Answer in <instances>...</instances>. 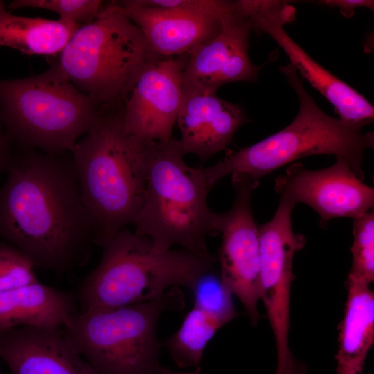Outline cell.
I'll list each match as a JSON object with an SVG mask.
<instances>
[{"label": "cell", "instance_id": "cell-15", "mask_svg": "<svg viewBox=\"0 0 374 374\" xmlns=\"http://www.w3.org/2000/svg\"><path fill=\"white\" fill-rule=\"evenodd\" d=\"M249 121L241 105L224 100L216 93L184 85L176 123L185 155L193 154L202 162L206 161L226 149L236 132Z\"/></svg>", "mask_w": 374, "mask_h": 374}, {"label": "cell", "instance_id": "cell-14", "mask_svg": "<svg viewBox=\"0 0 374 374\" xmlns=\"http://www.w3.org/2000/svg\"><path fill=\"white\" fill-rule=\"evenodd\" d=\"M295 10L285 1H265L253 21L256 31L269 34L283 48L290 62L335 107L339 118L371 123L373 105L361 93L317 63L285 32L283 26L294 20Z\"/></svg>", "mask_w": 374, "mask_h": 374}, {"label": "cell", "instance_id": "cell-16", "mask_svg": "<svg viewBox=\"0 0 374 374\" xmlns=\"http://www.w3.org/2000/svg\"><path fill=\"white\" fill-rule=\"evenodd\" d=\"M0 358L12 374H100L75 350L62 328L20 327L3 332Z\"/></svg>", "mask_w": 374, "mask_h": 374}, {"label": "cell", "instance_id": "cell-11", "mask_svg": "<svg viewBox=\"0 0 374 374\" xmlns=\"http://www.w3.org/2000/svg\"><path fill=\"white\" fill-rule=\"evenodd\" d=\"M335 158L332 165L317 170L301 163H292L274 181L280 197L314 209L320 217L321 227H326L335 218L355 220L373 209V188L355 175L346 159Z\"/></svg>", "mask_w": 374, "mask_h": 374}, {"label": "cell", "instance_id": "cell-17", "mask_svg": "<svg viewBox=\"0 0 374 374\" xmlns=\"http://www.w3.org/2000/svg\"><path fill=\"white\" fill-rule=\"evenodd\" d=\"M116 1L123 13L139 28L152 49L161 57L188 54L214 38L221 30L223 14L148 7L136 0Z\"/></svg>", "mask_w": 374, "mask_h": 374}, {"label": "cell", "instance_id": "cell-3", "mask_svg": "<svg viewBox=\"0 0 374 374\" xmlns=\"http://www.w3.org/2000/svg\"><path fill=\"white\" fill-rule=\"evenodd\" d=\"M184 156L179 139L148 143L145 191L134 232L148 238L157 251L178 245L210 258L206 238L219 233L220 213L208 206L211 188L202 167L189 166Z\"/></svg>", "mask_w": 374, "mask_h": 374}, {"label": "cell", "instance_id": "cell-24", "mask_svg": "<svg viewBox=\"0 0 374 374\" xmlns=\"http://www.w3.org/2000/svg\"><path fill=\"white\" fill-rule=\"evenodd\" d=\"M100 0H15L10 10L24 8L48 10L57 13L60 19L83 26L92 21L100 12Z\"/></svg>", "mask_w": 374, "mask_h": 374}, {"label": "cell", "instance_id": "cell-13", "mask_svg": "<svg viewBox=\"0 0 374 374\" xmlns=\"http://www.w3.org/2000/svg\"><path fill=\"white\" fill-rule=\"evenodd\" d=\"M188 54L161 57L140 75L121 108L127 132L150 141L166 142L172 130L183 98V70Z\"/></svg>", "mask_w": 374, "mask_h": 374}, {"label": "cell", "instance_id": "cell-6", "mask_svg": "<svg viewBox=\"0 0 374 374\" xmlns=\"http://www.w3.org/2000/svg\"><path fill=\"white\" fill-rule=\"evenodd\" d=\"M107 111L75 88L57 62L39 75L0 80V122L21 148L70 153Z\"/></svg>", "mask_w": 374, "mask_h": 374}, {"label": "cell", "instance_id": "cell-8", "mask_svg": "<svg viewBox=\"0 0 374 374\" xmlns=\"http://www.w3.org/2000/svg\"><path fill=\"white\" fill-rule=\"evenodd\" d=\"M185 297L173 287L150 301L78 312L63 331L75 350L100 374H163L157 337L166 312L181 311Z\"/></svg>", "mask_w": 374, "mask_h": 374}, {"label": "cell", "instance_id": "cell-30", "mask_svg": "<svg viewBox=\"0 0 374 374\" xmlns=\"http://www.w3.org/2000/svg\"><path fill=\"white\" fill-rule=\"evenodd\" d=\"M163 374H200L199 370H197L194 372H177L169 370L165 367L161 368Z\"/></svg>", "mask_w": 374, "mask_h": 374}, {"label": "cell", "instance_id": "cell-1", "mask_svg": "<svg viewBox=\"0 0 374 374\" xmlns=\"http://www.w3.org/2000/svg\"><path fill=\"white\" fill-rule=\"evenodd\" d=\"M21 148L0 188V236L44 269L82 264L92 229L71 155Z\"/></svg>", "mask_w": 374, "mask_h": 374}, {"label": "cell", "instance_id": "cell-4", "mask_svg": "<svg viewBox=\"0 0 374 374\" xmlns=\"http://www.w3.org/2000/svg\"><path fill=\"white\" fill-rule=\"evenodd\" d=\"M299 102L292 122L278 132L228 155L214 165L202 168L212 188L233 174L260 179L304 157L335 155L346 159L355 175L364 180L362 165L366 150L374 147V132L363 133L368 123H354L330 116L308 94L294 66L289 62L279 67Z\"/></svg>", "mask_w": 374, "mask_h": 374}, {"label": "cell", "instance_id": "cell-12", "mask_svg": "<svg viewBox=\"0 0 374 374\" xmlns=\"http://www.w3.org/2000/svg\"><path fill=\"white\" fill-rule=\"evenodd\" d=\"M221 20L217 35L188 54L182 74L184 85L216 93L227 83L258 80L264 64H253L249 56L253 17L238 1H232Z\"/></svg>", "mask_w": 374, "mask_h": 374}, {"label": "cell", "instance_id": "cell-31", "mask_svg": "<svg viewBox=\"0 0 374 374\" xmlns=\"http://www.w3.org/2000/svg\"><path fill=\"white\" fill-rule=\"evenodd\" d=\"M337 373L338 374H357L354 372L348 371H338Z\"/></svg>", "mask_w": 374, "mask_h": 374}, {"label": "cell", "instance_id": "cell-26", "mask_svg": "<svg viewBox=\"0 0 374 374\" xmlns=\"http://www.w3.org/2000/svg\"><path fill=\"white\" fill-rule=\"evenodd\" d=\"M141 5L198 14L222 15L232 1L227 0H136Z\"/></svg>", "mask_w": 374, "mask_h": 374}, {"label": "cell", "instance_id": "cell-7", "mask_svg": "<svg viewBox=\"0 0 374 374\" xmlns=\"http://www.w3.org/2000/svg\"><path fill=\"white\" fill-rule=\"evenodd\" d=\"M161 57L117 1H111L78 29L57 63L80 92L114 110L124 104L142 72Z\"/></svg>", "mask_w": 374, "mask_h": 374}, {"label": "cell", "instance_id": "cell-19", "mask_svg": "<svg viewBox=\"0 0 374 374\" xmlns=\"http://www.w3.org/2000/svg\"><path fill=\"white\" fill-rule=\"evenodd\" d=\"M370 285L347 280V299L339 328L337 371L360 374L373 344L374 293Z\"/></svg>", "mask_w": 374, "mask_h": 374}, {"label": "cell", "instance_id": "cell-10", "mask_svg": "<svg viewBox=\"0 0 374 374\" xmlns=\"http://www.w3.org/2000/svg\"><path fill=\"white\" fill-rule=\"evenodd\" d=\"M235 197L231 208L220 213V278L223 286L243 305L251 323L259 320L260 301V240L258 226L251 207L260 180L241 174L231 175Z\"/></svg>", "mask_w": 374, "mask_h": 374}, {"label": "cell", "instance_id": "cell-29", "mask_svg": "<svg viewBox=\"0 0 374 374\" xmlns=\"http://www.w3.org/2000/svg\"><path fill=\"white\" fill-rule=\"evenodd\" d=\"M287 374H308L303 364L294 359L292 366Z\"/></svg>", "mask_w": 374, "mask_h": 374}, {"label": "cell", "instance_id": "cell-27", "mask_svg": "<svg viewBox=\"0 0 374 374\" xmlns=\"http://www.w3.org/2000/svg\"><path fill=\"white\" fill-rule=\"evenodd\" d=\"M318 3L338 8L346 18L352 17L356 8H366L373 10L374 8V1L371 0H323L319 1Z\"/></svg>", "mask_w": 374, "mask_h": 374}, {"label": "cell", "instance_id": "cell-2", "mask_svg": "<svg viewBox=\"0 0 374 374\" xmlns=\"http://www.w3.org/2000/svg\"><path fill=\"white\" fill-rule=\"evenodd\" d=\"M148 143L126 130L120 108L106 112L71 151L93 244L103 247L134 224L143 199Z\"/></svg>", "mask_w": 374, "mask_h": 374}, {"label": "cell", "instance_id": "cell-18", "mask_svg": "<svg viewBox=\"0 0 374 374\" xmlns=\"http://www.w3.org/2000/svg\"><path fill=\"white\" fill-rule=\"evenodd\" d=\"M77 313L71 294L37 280L0 294V334L20 327L64 328Z\"/></svg>", "mask_w": 374, "mask_h": 374}, {"label": "cell", "instance_id": "cell-20", "mask_svg": "<svg viewBox=\"0 0 374 374\" xmlns=\"http://www.w3.org/2000/svg\"><path fill=\"white\" fill-rule=\"evenodd\" d=\"M80 26L60 19L17 16L0 1V46L28 55H57Z\"/></svg>", "mask_w": 374, "mask_h": 374}, {"label": "cell", "instance_id": "cell-9", "mask_svg": "<svg viewBox=\"0 0 374 374\" xmlns=\"http://www.w3.org/2000/svg\"><path fill=\"white\" fill-rule=\"evenodd\" d=\"M295 206L280 197L274 217L258 226L260 301L274 337L276 374H286L294 360L289 345L293 261L296 252L305 244L304 235L292 229V214Z\"/></svg>", "mask_w": 374, "mask_h": 374}, {"label": "cell", "instance_id": "cell-21", "mask_svg": "<svg viewBox=\"0 0 374 374\" xmlns=\"http://www.w3.org/2000/svg\"><path fill=\"white\" fill-rule=\"evenodd\" d=\"M225 325L219 318L193 306L179 328L162 344L179 367L195 366L201 362L208 343Z\"/></svg>", "mask_w": 374, "mask_h": 374}, {"label": "cell", "instance_id": "cell-5", "mask_svg": "<svg viewBox=\"0 0 374 374\" xmlns=\"http://www.w3.org/2000/svg\"><path fill=\"white\" fill-rule=\"evenodd\" d=\"M98 266L78 290L80 311L105 310L155 300L173 287L191 290L215 258L184 249H155L147 237L125 229L103 247Z\"/></svg>", "mask_w": 374, "mask_h": 374}, {"label": "cell", "instance_id": "cell-28", "mask_svg": "<svg viewBox=\"0 0 374 374\" xmlns=\"http://www.w3.org/2000/svg\"><path fill=\"white\" fill-rule=\"evenodd\" d=\"M12 143L0 122V174L7 170L12 160L13 156L11 153Z\"/></svg>", "mask_w": 374, "mask_h": 374}, {"label": "cell", "instance_id": "cell-22", "mask_svg": "<svg viewBox=\"0 0 374 374\" xmlns=\"http://www.w3.org/2000/svg\"><path fill=\"white\" fill-rule=\"evenodd\" d=\"M352 265L347 280L371 285L374 281V211L353 220Z\"/></svg>", "mask_w": 374, "mask_h": 374}, {"label": "cell", "instance_id": "cell-25", "mask_svg": "<svg viewBox=\"0 0 374 374\" xmlns=\"http://www.w3.org/2000/svg\"><path fill=\"white\" fill-rule=\"evenodd\" d=\"M34 264L20 250L0 243V294L37 280Z\"/></svg>", "mask_w": 374, "mask_h": 374}, {"label": "cell", "instance_id": "cell-23", "mask_svg": "<svg viewBox=\"0 0 374 374\" xmlns=\"http://www.w3.org/2000/svg\"><path fill=\"white\" fill-rule=\"evenodd\" d=\"M193 305L222 320L226 324L238 316L231 294L223 286L213 269L204 273L190 290Z\"/></svg>", "mask_w": 374, "mask_h": 374}, {"label": "cell", "instance_id": "cell-32", "mask_svg": "<svg viewBox=\"0 0 374 374\" xmlns=\"http://www.w3.org/2000/svg\"><path fill=\"white\" fill-rule=\"evenodd\" d=\"M0 374H1V373H0Z\"/></svg>", "mask_w": 374, "mask_h": 374}]
</instances>
